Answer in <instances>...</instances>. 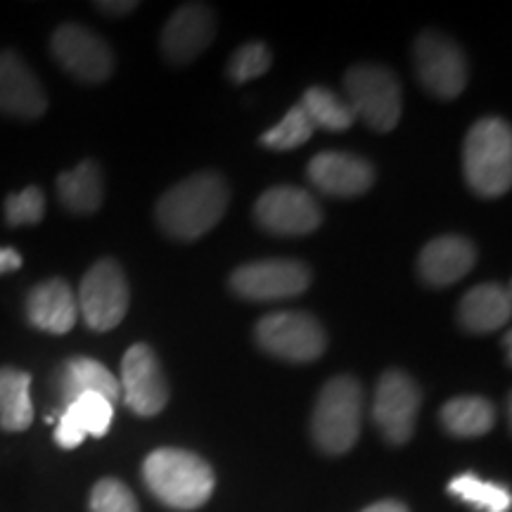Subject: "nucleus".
<instances>
[{"label": "nucleus", "instance_id": "1", "mask_svg": "<svg viewBox=\"0 0 512 512\" xmlns=\"http://www.w3.org/2000/svg\"><path fill=\"white\" fill-rule=\"evenodd\" d=\"M228 202L230 190L223 176L200 171L166 190L157 200L155 216L169 238L197 240L219 226Z\"/></svg>", "mask_w": 512, "mask_h": 512}, {"label": "nucleus", "instance_id": "2", "mask_svg": "<svg viewBox=\"0 0 512 512\" xmlns=\"http://www.w3.org/2000/svg\"><path fill=\"white\" fill-rule=\"evenodd\" d=\"M143 479L157 501L174 510H197L214 494L216 477L207 460L185 448H157L143 463Z\"/></svg>", "mask_w": 512, "mask_h": 512}, {"label": "nucleus", "instance_id": "3", "mask_svg": "<svg viewBox=\"0 0 512 512\" xmlns=\"http://www.w3.org/2000/svg\"><path fill=\"white\" fill-rule=\"evenodd\" d=\"M463 174L472 192L494 200L512 185V131L501 117L472 124L463 143Z\"/></svg>", "mask_w": 512, "mask_h": 512}, {"label": "nucleus", "instance_id": "4", "mask_svg": "<svg viewBox=\"0 0 512 512\" xmlns=\"http://www.w3.org/2000/svg\"><path fill=\"white\" fill-rule=\"evenodd\" d=\"M363 387L356 377L337 375L320 389L311 415V434L316 446L330 456H342L354 448L361 434Z\"/></svg>", "mask_w": 512, "mask_h": 512}, {"label": "nucleus", "instance_id": "5", "mask_svg": "<svg viewBox=\"0 0 512 512\" xmlns=\"http://www.w3.org/2000/svg\"><path fill=\"white\" fill-rule=\"evenodd\" d=\"M344 95L354 119H361L373 131L389 133L399 126L403 93L392 69L382 64H354L344 74Z\"/></svg>", "mask_w": 512, "mask_h": 512}, {"label": "nucleus", "instance_id": "6", "mask_svg": "<svg viewBox=\"0 0 512 512\" xmlns=\"http://www.w3.org/2000/svg\"><path fill=\"white\" fill-rule=\"evenodd\" d=\"M254 337L266 354L290 363H311L328 349L325 328L306 311L268 313L256 323Z\"/></svg>", "mask_w": 512, "mask_h": 512}, {"label": "nucleus", "instance_id": "7", "mask_svg": "<svg viewBox=\"0 0 512 512\" xmlns=\"http://www.w3.org/2000/svg\"><path fill=\"white\" fill-rule=\"evenodd\" d=\"M128 280L119 261L105 259L95 261L83 275L79 292H76V304L86 325L95 332H110L124 320L128 311Z\"/></svg>", "mask_w": 512, "mask_h": 512}, {"label": "nucleus", "instance_id": "8", "mask_svg": "<svg viewBox=\"0 0 512 512\" xmlns=\"http://www.w3.org/2000/svg\"><path fill=\"white\" fill-rule=\"evenodd\" d=\"M415 72L422 86L439 100H453L467 86V57L453 38L427 29L415 38Z\"/></svg>", "mask_w": 512, "mask_h": 512}, {"label": "nucleus", "instance_id": "9", "mask_svg": "<svg viewBox=\"0 0 512 512\" xmlns=\"http://www.w3.org/2000/svg\"><path fill=\"white\" fill-rule=\"evenodd\" d=\"M311 271L297 259H264L235 268L230 290L249 302H278L309 290Z\"/></svg>", "mask_w": 512, "mask_h": 512}, {"label": "nucleus", "instance_id": "10", "mask_svg": "<svg viewBox=\"0 0 512 512\" xmlns=\"http://www.w3.org/2000/svg\"><path fill=\"white\" fill-rule=\"evenodd\" d=\"M422 406L418 382L403 370H384L373 399V420L389 444L401 446L413 437Z\"/></svg>", "mask_w": 512, "mask_h": 512}, {"label": "nucleus", "instance_id": "11", "mask_svg": "<svg viewBox=\"0 0 512 512\" xmlns=\"http://www.w3.org/2000/svg\"><path fill=\"white\" fill-rule=\"evenodd\" d=\"M50 50L67 74L81 83H102L114 72V53L105 38L83 24H62L50 38Z\"/></svg>", "mask_w": 512, "mask_h": 512}, {"label": "nucleus", "instance_id": "12", "mask_svg": "<svg viewBox=\"0 0 512 512\" xmlns=\"http://www.w3.org/2000/svg\"><path fill=\"white\" fill-rule=\"evenodd\" d=\"M254 219L271 235L302 238L323 223V209L304 188L275 185L256 200Z\"/></svg>", "mask_w": 512, "mask_h": 512}, {"label": "nucleus", "instance_id": "13", "mask_svg": "<svg viewBox=\"0 0 512 512\" xmlns=\"http://www.w3.org/2000/svg\"><path fill=\"white\" fill-rule=\"evenodd\" d=\"M119 389L124 392L126 406L136 415L152 418L164 411L169 403V382L150 344H133L121 358Z\"/></svg>", "mask_w": 512, "mask_h": 512}, {"label": "nucleus", "instance_id": "14", "mask_svg": "<svg viewBox=\"0 0 512 512\" xmlns=\"http://www.w3.org/2000/svg\"><path fill=\"white\" fill-rule=\"evenodd\" d=\"M48 112V95L34 69L15 50H0V114L34 121Z\"/></svg>", "mask_w": 512, "mask_h": 512}, {"label": "nucleus", "instance_id": "15", "mask_svg": "<svg viewBox=\"0 0 512 512\" xmlns=\"http://www.w3.org/2000/svg\"><path fill=\"white\" fill-rule=\"evenodd\" d=\"M216 36V19L207 5L185 3L162 29V53L176 67L197 60Z\"/></svg>", "mask_w": 512, "mask_h": 512}, {"label": "nucleus", "instance_id": "16", "mask_svg": "<svg viewBox=\"0 0 512 512\" xmlns=\"http://www.w3.org/2000/svg\"><path fill=\"white\" fill-rule=\"evenodd\" d=\"M306 176L330 197L366 195L375 183L373 164L351 152H320L306 166Z\"/></svg>", "mask_w": 512, "mask_h": 512}, {"label": "nucleus", "instance_id": "17", "mask_svg": "<svg viewBox=\"0 0 512 512\" xmlns=\"http://www.w3.org/2000/svg\"><path fill=\"white\" fill-rule=\"evenodd\" d=\"M29 323L50 335H67L79 320V304L72 285L62 278H50L34 285L24 302Z\"/></svg>", "mask_w": 512, "mask_h": 512}, {"label": "nucleus", "instance_id": "18", "mask_svg": "<svg viewBox=\"0 0 512 512\" xmlns=\"http://www.w3.org/2000/svg\"><path fill=\"white\" fill-rule=\"evenodd\" d=\"M477 264V247L463 235H439L418 256L420 278L432 287H448L463 280Z\"/></svg>", "mask_w": 512, "mask_h": 512}, {"label": "nucleus", "instance_id": "19", "mask_svg": "<svg viewBox=\"0 0 512 512\" xmlns=\"http://www.w3.org/2000/svg\"><path fill=\"white\" fill-rule=\"evenodd\" d=\"M55 389L57 396H60L62 411L69 403H74L76 399H81V396L86 394H100L112 403H117L121 396L119 380L112 375V370L102 366L95 358L86 356L67 358V361L57 368Z\"/></svg>", "mask_w": 512, "mask_h": 512}, {"label": "nucleus", "instance_id": "20", "mask_svg": "<svg viewBox=\"0 0 512 512\" xmlns=\"http://www.w3.org/2000/svg\"><path fill=\"white\" fill-rule=\"evenodd\" d=\"M114 418V403L100 394H86L69 403L55 427V441L67 451L81 446L86 437H105Z\"/></svg>", "mask_w": 512, "mask_h": 512}, {"label": "nucleus", "instance_id": "21", "mask_svg": "<svg viewBox=\"0 0 512 512\" xmlns=\"http://www.w3.org/2000/svg\"><path fill=\"white\" fill-rule=\"evenodd\" d=\"M512 297L510 287L498 283H482L472 287L458 304V323L472 335L501 330L510 320Z\"/></svg>", "mask_w": 512, "mask_h": 512}, {"label": "nucleus", "instance_id": "22", "mask_svg": "<svg viewBox=\"0 0 512 512\" xmlns=\"http://www.w3.org/2000/svg\"><path fill=\"white\" fill-rule=\"evenodd\" d=\"M57 197L62 207L76 216L95 214L105 200V178L93 159H83L72 171L57 176Z\"/></svg>", "mask_w": 512, "mask_h": 512}, {"label": "nucleus", "instance_id": "23", "mask_svg": "<svg viewBox=\"0 0 512 512\" xmlns=\"http://www.w3.org/2000/svg\"><path fill=\"white\" fill-rule=\"evenodd\" d=\"M34 422L31 375L12 366L0 368V427L5 432H24Z\"/></svg>", "mask_w": 512, "mask_h": 512}, {"label": "nucleus", "instance_id": "24", "mask_svg": "<svg viewBox=\"0 0 512 512\" xmlns=\"http://www.w3.org/2000/svg\"><path fill=\"white\" fill-rule=\"evenodd\" d=\"M441 425L453 437L472 439L484 437L494 430L496 425V408L489 399L482 396H456V399L446 401L441 406Z\"/></svg>", "mask_w": 512, "mask_h": 512}, {"label": "nucleus", "instance_id": "25", "mask_svg": "<svg viewBox=\"0 0 512 512\" xmlns=\"http://www.w3.org/2000/svg\"><path fill=\"white\" fill-rule=\"evenodd\" d=\"M299 105H302L306 117L311 119L313 128H325V131L339 133L347 131L356 121L347 102L323 86H311Z\"/></svg>", "mask_w": 512, "mask_h": 512}, {"label": "nucleus", "instance_id": "26", "mask_svg": "<svg viewBox=\"0 0 512 512\" xmlns=\"http://www.w3.org/2000/svg\"><path fill=\"white\" fill-rule=\"evenodd\" d=\"M448 494L458 496L460 501L470 503L472 508L482 512H510V505H512L508 486L484 482V479L472 475V472H465V475H458L456 479H451V484H448Z\"/></svg>", "mask_w": 512, "mask_h": 512}, {"label": "nucleus", "instance_id": "27", "mask_svg": "<svg viewBox=\"0 0 512 512\" xmlns=\"http://www.w3.org/2000/svg\"><path fill=\"white\" fill-rule=\"evenodd\" d=\"M313 131H316V128H313L311 119L306 117L302 105H294L292 110L285 114L280 124L268 128L264 136H261L259 143L268 147V150L287 152V150H294V147H302L304 143H309Z\"/></svg>", "mask_w": 512, "mask_h": 512}, {"label": "nucleus", "instance_id": "28", "mask_svg": "<svg viewBox=\"0 0 512 512\" xmlns=\"http://www.w3.org/2000/svg\"><path fill=\"white\" fill-rule=\"evenodd\" d=\"M3 214L5 223L12 228L36 226V223L43 221V214H46V195H43L38 185H27L24 190L12 192V195L5 197Z\"/></svg>", "mask_w": 512, "mask_h": 512}, {"label": "nucleus", "instance_id": "29", "mask_svg": "<svg viewBox=\"0 0 512 512\" xmlns=\"http://www.w3.org/2000/svg\"><path fill=\"white\" fill-rule=\"evenodd\" d=\"M271 50L266 43H245L228 60V76L235 83H245L264 76L271 69Z\"/></svg>", "mask_w": 512, "mask_h": 512}, {"label": "nucleus", "instance_id": "30", "mask_svg": "<svg viewBox=\"0 0 512 512\" xmlns=\"http://www.w3.org/2000/svg\"><path fill=\"white\" fill-rule=\"evenodd\" d=\"M91 512H140L136 496L119 479L105 477L91 491Z\"/></svg>", "mask_w": 512, "mask_h": 512}, {"label": "nucleus", "instance_id": "31", "mask_svg": "<svg viewBox=\"0 0 512 512\" xmlns=\"http://www.w3.org/2000/svg\"><path fill=\"white\" fill-rule=\"evenodd\" d=\"M95 8H98L100 12H105V15L121 17V15H131V12L138 8V3H136V0H119V3L105 0V3H95Z\"/></svg>", "mask_w": 512, "mask_h": 512}, {"label": "nucleus", "instance_id": "32", "mask_svg": "<svg viewBox=\"0 0 512 512\" xmlns=\"http://www.w3.org/2000/svg\"><path fill=\"white\" fill-rule=\"evenodd\" d=\"M22 268V254L12 247H0V275H8Z\"/></svg>", "mask_w": 512, "mask_h": 512}, {"label": "nucleus", "instance_id": "33", "mask_svg": "<svg viewBox=\"0 0 512 512\" xmlns=\"http://www.w3.org/2000/svg\"><path fill=\"white\" fill-rule=\"evenodd\" d=\"M363 512H408V508L399 501H380V503L368 505Z\"/></svg>", "mask_w": 512, "mask_h": 512}, {"label": "nucleus", "instance_id": "34", "mask_svg": "<svg viewBox=\"0 0 512 512\" xmlns=\"http://www.w3.org/2000/svg\"><path fill=\"white\" fill-rule=\"evenodd\" d=\"M510 339H512L510 332H505V361H508V363H510V358H512V354H510Z\"/></svg>", "mask_w": 512, "mask_h": 512}]
</instances>
